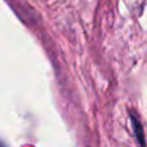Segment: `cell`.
<instances>
[{"label":"cell","mask_w":147,"mask_h":147,"mask_svg":"<svg viewBox=\"0 0 147 147\" xmlns=\"http://www.w3.org/2000/svg\"><path fill=\"white\" fill-rule=\"evenodd\" d=\"M130 117H132V125H133V128H134V133H136V137H137V142L140 143L141 147H146L145 136H143V128H142V124H141L140 119L134 115V112L130 114Z\"/></svg>","instance_id":"1"}]
</instances>
